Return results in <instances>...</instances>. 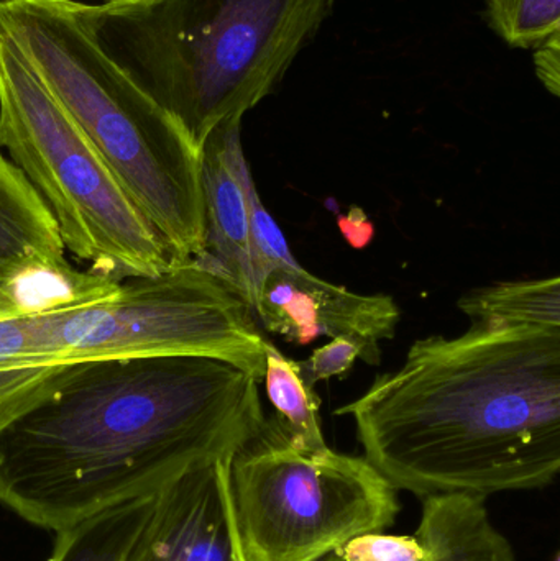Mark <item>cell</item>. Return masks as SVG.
Here are the masks:
<instances>
[{"mask_svg":"<svg viewBox=\"0 0 560 561\" xmlns=\"http://www.w3.org/2000/svg\"><path fill=\"white\" fill-rule=\"evenodd\" d=\"M250 204V260L255 275L256 290L270 272L283 266L299 265L293 256L282 229L260 199L255 183L249 191Z\"/></svg>","mask_w":560,"mask_h":561,"instance_id":"cell-17","label":"cell"},{"mask_svg":"<svg viewBox=\"0 0 560 561\" xmlns=\"http://www.w3.org/2000/svg\"><path fill=\"white\" fill-rule=\"evenodd\" d=\"M253 312L268 332L298 345L319 336H351L380 350L393 339L400 309L385 294H357L318 278L301 265L273 270L260 283Z\"/></svg>","mask_w":560,"mask_h":561,"instance_id":"cell-9","label":"cell"},{"mask_svg":"<svg viewBox=\"0 0 560 561\" xmlns=\"http://www.w3.org/2000/svg\"><path fill=\"white\" fill-rule=\"evenodd\" d=\"M227 484L242 561H321L400 514L367 458L298 447L275 417L230 458Z\"/></svg>","mask_w":560,"mask_h":561,"instance_id":"cell-7","label":"cell"},{"mask_svg":"<svg viewBox=\"0 0 560 561\" xmlns=\"http://www.w3.org/2000/svg\"><path fill=\"white\" fill-rule=\"evenodd\" d=\"M535 68L539 81L552 95L559 98L560 91V32L536 46Z\"/></svg>","mask_w":560,"mask_h":561,"instance_id":"cell-20","label":"cell"},{"mask_svg":"<svg viewBox=\"0 0 560 561\" xmlns=\"http://www.w3.org/2000/svg\"><path fill=\"white\" fill-rule=\"evenodd\" d=\"M496 35L515 48L535 49L560 32V0H487Z\"/></svg>","mask_w":560,"mask_h":561,"instance_id":"cell-16","label":"cell"},{"mask_svg":"<svg viewBox=\"0 0 560 561\" xmlns=\"http://www.w3.org/2000/svg\"><path fill=\"white\" fill-rule=\"evenodd\" d=\"M193 468L158 490L122 561H242L227 468Z\"/></svg>","mask_w":560,"mask_h":561,"instance_id":"cell-8","label":"cell"},{"mask_svg":"<svg viewBox=\"0 0 560 561\" xmlns=\"http://www.w3.org/2000/svg\"><path fill=\"white\" fill-rule=\"evenodd\" d=\"M414 536L426 549L427 561H518L492 519L469 506L431 507Z\"/></svg>","mask_w":560,"mask_h":561,"instance_id":"cell-12","label":"cell"},{"mask_svg":"<svg viewBox=\"0 0 560 561\" xmlns=\"http://www.w3.org/2000/svg\"><path fill=\"white\" fill-rule=\"evenodd\" d=\"M68 262L52 210L0 151V304L16 280Z\"/></svg>","mask_w":560,"mask_h":561,"instance_id":"cell-11","label":"cell"},{"mask_svg":"<svg viewBox=\"0 0 560 561\" xmlns=\"http://www.w3.org/2000/svg\"><path fill=\"white\" fill-rule=\"evenodd\" d=\"M367 458L421 501L542 490L560 471V330L472 322L413 343L351 404Z\"/></svg>","mask_w":560,"mask_h":561,"instance_id":"cell-2","label":"cell"},{"mask_svg":"<svg viewBox=\"0 0 560 561\" xmlns=\"http://www.w3.org/2000/svg\"><path fill=\"white\" fill-rule=\"evenodd\" d=\"M242 118L220 122L201 147L206 252L196 262L216 273L253 310L249 191L253 180L240 138Z\"/></svg>","mask_w":560,"mask_h":561,"instance_id":"cell-10","label":"cell"},{"mask_svg":"<svg viewBox=\"0 0 560 561\" xmlns=\"http://www.w3.org/2000/svg\"><path fill=\"white\" fill-rule=\"evenodd\" d=\"M105 2H128V0H105Z\"/></svg>","mask_w":560,"mask_h":561,"instance_id":"cell-22","label":"cell"},{"mask_svg":"<svg viewBox=\"0 0 560 561\" xmlns=\"http://www.w3.org/2000/svg\"><path fill=\"white\" fill-rule=\"evenodd\" d=\"M358 358L378 365L381 353L362 340L335 336L328 345L316 348L309 358L298 362L299 373L306 385L315 388L319 381L347 375Z\"/></svg>","mask_w":560,"mask_h":561,"instance_id":"cell-18","label":"cell"},{"mask_svg":"<svg viewBox=\"0 0 560 561\" xmlns=\"http://www.w3.org/2000/svg\"><path fill=\"white\" fill-rule=\"evenodd\" d=\"M472 322L560 330V279L512 280L480 287L459 300Z\"/></svg>","mask_w":560,"mask_h":561,"instance_id":"cell-13","label":"cell"},{"mask_svg":"<svg viewBox=\"0 0 560 561\" xmlns=\"http://www.w3.org/2000/svg\"><path fill=\"white\" fill-rule=\"evenodd\" d=\"M259 386L210 356L59 368L0 417V506L56 534L230 460L268 421Z\"/></svg>","mask_w":560,"mask_h":561,"instance_id":"cell-1","label":"cell"},{"mask_svg":"<svg viewBox=\"0 0 560 561\" xmlns=\"http://www.w3.org/2000/svg\"><path fill=\"white\" fill-rule=\"evenodd\" d=\"M342 561H427L426 549L416 536L370 533L355 537L335 550Z\"/></svg>","mask_w":560,"mask_h":561,"instance_id":"cell-19","label":"cell"},{"mask_svg":"<svg viewBox=\"0 0 560 561\" xmlns=\"http://www.w3.org/2000/svg\"><path fill=\"white\" fill-rule=\"evenodd\" d=\"M0 38L84 131L174 262L206 252L201 150L95 39L78 0H0Z\"/></svg>","mask_w":560,"mask_h":561,"instance_id":"cell-4","label":"cell"},{"mask_svg":"<svg viewBox=\"0 0 560 561\" xmlns=\"http://www.w3.org/2000/svg\"><path fill=\"white\" fill-rule=\"evenodd\" d=\"M339 227H341L347 242L355 249L367 245L374 237V226L368 222L365 214L358 209H352L347 217L339 219Z\"/></svg>","mask_w":560,"mask_h":561,"instance_id":"cell-21","label":"cell"},{"mask_svg":"<svg viewBox=\"0 0 560 561\" xmlns=\"http://www.w3.org/2000/svg\"><path fill=\"white\" fill-rule=\"evenodd\" d=\"M0 151L52 210L66 252L115 280L178 265L94 145L0 38Z\"/></svg>","mask_w":560,"mask_h":561,"instance_id":"cell-6","label":"cell"},{"mask_svg":"<svg viewBox=\"0 0 560 561\" xmlns=\"http://www.w3.org/2000/svg\"><path fill=\"white\" fill-rule=\"evenodd\" d=\"M153 494L115 504L59 530L49 561H122L150 510Z\"/></svg>","mask_w":560,"mask_h":561,"instance_id":"cell-14","label":"cell"},{"mask_svg":"<svg viewBox=\"0 0 560 561\" xmlns=\"http://www.w3.org/2000/svg\"><path fill=\"white\" fill-rule=\"evenodd\" d=\"M552 561H560L559 553H558V556L555 557V560H552Z\"/></svg>","mask_w":560,"mask_h":561,"instance_id":"cell-23","label":"cell"},{"mask_svg":"<svg viewBox=\"0 0 560 561\" xmlns=\"http://www.w3.org/2000/svg\"><path fill=\"white\" fill-rule=\"evenodd\" d=\"M266 394L275 408V419L289 440L306 450L328 447L322 434L319 404L315 388L306 385L299 373L298 359L286 358L278 348L266 342Z\"/></svg>","mask_w":560,"mask_h":561,"instance_id":"cell-15","label":"cell"},{"mask_svg":"<svg viewBox=\"0 0 560 561\" xmlns=\"http://www.w3.org/2000/svg\"><path fill=\"white\" fill-rule=\"evenodd\" d=\"M253 310L197 262L122 280L111 299L42 316L0 317V417L76 363L210 356L262 381L266 340Z\"/></svg>","mask_w":560,"mask_h":561,"instance_id":"cell-5","label":"cell"},{"mask_svg":"<svg viewBox=\"0 0 560 561\" xmlns=\"http://www.w3.org/2000/svg\"><path fill=\"white\" fill-rule=\"evenodd\" d=\"M338 0L85 3L101 48L197 148L275 91Z\"/></svg>","mask_w":560,"mask_h":561,"instance_id":"cell-3","label":"cell"}]
</instances>
